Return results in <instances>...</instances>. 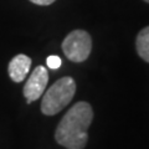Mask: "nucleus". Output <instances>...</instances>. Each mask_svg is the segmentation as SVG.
I'll use <instances>...</instances> for the list:
<instances>
[{"instance_id": "f03ea898", "label": "nucleus", "mask_w": 149, "mask_h": 149, "mask_svg": "<svg viewBox=\"0 0 149 149\" xmlns=\"http://www.w3.org/2000/svg\"><path fill=\"white\" fill-rule=\"evenodd\" d=\"M76 93V82L72 77H62L57 80L45 92L41 102V112L45 116H55L61 112Z\"/></svg>"}, {"instance_id": "1a4fd4ad", "label": "nucleus", "mask_w": 149, "mask_h": 149, "mask_svg": "<svg viewBox=\"0 0 149 149\" xmlns=\"http://www.w3.org/2000/svg\"><path fill=\"white\" fill-rule=\"evenodd\" d=\"M144 1H146V3H148V4H149V0H144Z\"/></svg>"}, {"instance_id": "6e6552de", "label": "nucleus", "mask_w": 149, "mask_h": 149, "mask_svg": "<svg viewBox=\"0 0 149 149\" xmlns=\"http://www.w3.org/2000/svg\"><path fill=\"white\" fill-rule=\"evenodd\" d=\"M31 3L36 4V5H41V6H47L51 5L52 3H55L56 0H30Z\"/></svg>"}, {"instance_id": "39448f33", "label": "nucleus", "mask_w": 149, "mask_h": 149, "mask_svg": "<svg viewBox=\"0 0 149 149\" xmlns=\"http://www.w3.org/2000/svg\"><path fill=\"white\" fill-rule=\"evenodd\" d=\"M31 67V58L29 56L24 54H19L15 57L11 58V61L9 62L8 72L9 76L14 82H22L27 76V73L30 72Z\"/></svg>"}, {"instance_id": "0eeeda50", "label": "nucleus", "mask_w": 149, "mask_h": 149, "mask_svg": "<svg viewBox=\"0 0 149 149\" xmlns=\"http://www.w3.org/2000/svg\"><path fill=\"white\" fill-rule=\"evenodd\" d=\"M46 63H47V66L52 70H56L61 66V58L58 57V56H49L47 60H46Z\"/></svg>"}, {"instance_id": "20e7f679", "label": "nucleus", "mask_w": 149, "mask_h": 149, "mask_svg": "<svg viewBox=\"0 0 149 149\" xmlns=\"http://www.w3.org/2000/svg\"><path fill=\"white\" fill-rule=\"evenodd\" d=\"M49 82V72L44 66H36L35 70L31 72L30 77L24 86V97L26 98L27 103H31L36 100H39L42 93L45 92V88Z\"/></svg>"}, {"instance_id": "423d86ee", "label": "nucleus", "mask_w": 149, "mask_h": 149, "mask_svg": "<svg viewBox=\"0 0 149 149\" xmlns=\"http://www.w3.org/2000/svg\"><path fill=\"white\" fill-rule=\"evenodd\" d=\"M136 49L141 58L149 63V26L138 32L136 39Z\"/></svg>"}, {"instance_id": "7ed1b4c3", "label": "nucleus", "mask_w": 149, "mask_h": 149, "mask_svg": "<svg viewBox=\"0 0 149 149\" xmlns=\"http://www.w3.org/2000/svg\"><path fill=\"white\" fill-rule=\"evenodd\" d=\"M62 51L72 62L86 61L92 51V37L85 30H73L62 41Z\"/></svg>"}, {"instance_id": "f257e3e1", "label": "nucleus", "mask_w": 149, "mask_h": 149, "mask_svg": "<svg viewBox=\"0 0 149 149\" xmlns=\"http://www.w3.org/2000/svg\"><path fill=\"white\" fill-rule=\"evenodd\" d=\"M93 120L92 106L85 101L74 103L66 112L55 130V139L66 149H83L88 141L87 130Z\"/></svg>"}]
</instances>
